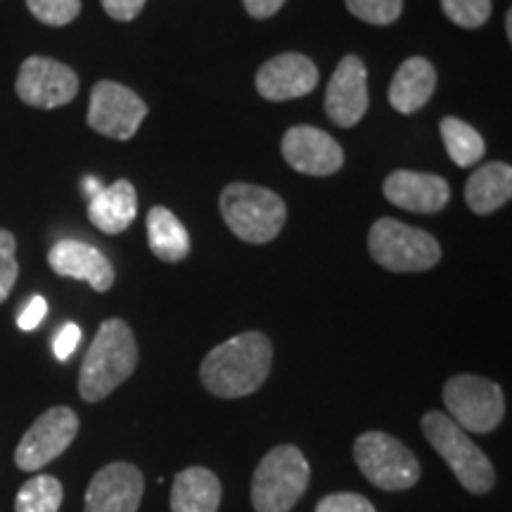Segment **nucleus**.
Here are the masks:
<instances>
[{
  "label": "nucleus",
  "instance_id": "1",
  "mask_svg": "<svg viewBox=\"0 0 512 512\" xmlns=\"http://www.w3.org/2000/svg\"><path fill=\"white\" fill-rule=\"evenodd\" d=\"M273 344L261 332H242L214 347L202 361V384L221 399L254 394L271 375Z\"/></svg>",
  "mask_w": 512,
  "mask_h": 512
},
{
  "label": "nucleus",
  "instance_id": "2",
  "mask_svg": "<svg viewBox=\"0 0 512 512\" xmlns=\"http://www.w3.org/2000/svg\"><path fill=\"white\" fill-rule=\"evenodd\" d=\"M138 368V342L126 320L110 318L98 328L79 373V394L83 401L107 399Z\"/></svg>",
  "mask_w": 512,
  "mask_h": 512
},
{
  "label": "nucleus",
  "instance_id": "20",
  "mask_svg": "<svg viewBox=\"0 0 512 512\" xmlns=\"http://www.w3.org/2000/svg\"><path fill=\"white\" fill-rule=\"evenodd\" d=\"M221 482L207 467H185L171 486V512H216Z\"/></svg>",
  "mask_w": 512,
  "mask_h": 512
},
{
  "label": "nucleus",
  "instance_id": "34",
  "mask_svg": "<svg viewBox=\"0 0 512 512\" xmlns=\"http://www.w3.org/2000/svg\"><path fill=\"white\" fill-rule=\"evenodd\" d=\"M102 188H105V185H102L98 178H93V176H88L86 181H83V192H86V195H88V200H93V197L98 195Z\"/></svg>",
  "mask_w": 512,
  "mask_h": 512
},
{
  "label": "nucleus",
  "instance_id": "28",
  "mask_svg": "<svg viewBox=\"0 0 512 512\" xmlns=\"http://www.w3.org/2000/svg\"><path fill=\"white\" fill-rule=\"evenodd\" d=\"M17 240L10 230L0 228V304L10 297L12 287L17 283Z\"/></svg>",
  "mask_w": 512,
  "mask_h": 512
},
{
  "label": "nucleus",
  "instance_id": "31",
  "mask_svg": "<svg viewBox=\"0 0 512 512\" xmlns=\"http://www.w3.org/2000/svg\"><path fill=\"white\" fill-rule=\"evenodd\" d=\"M147 0H100L102 10L117 22H133L143 12Z\"/></svg>",
  "mask_w": 512,
  "mask_h": 512
},
{
  "label": "nucleus",
  "instance_id": "18",
  "mask_svg": "<svg viewBox=\"0 0 512 512\" xmlns=\"http://www.w3.org/2000/svg\"><path fill=\"white\" fill-rule=\"evenodd\" d=\"M138 216V192L131 181L119 178L117 183L102 188L93 200H88V219L100 233L119 235Z\"/></svg>",
  "mask_w": 512,
  "mask_h": 512
},
{
  "label": "nucleus",
  "instance_id": "22",
  "mask_svg": "<svg viewBox=\"0 0 512 512\" xmlns=\"http://www.w3.org/2000/svg\"><path fill=\"white\" fill-rule=\"evenodd\" d=\"M147 242L157 259L178 264L190 254V235L178 216L166 207L147 211Z\"/></svg>",
  "mask_w": 512,
  "mask_h": 512
},
{
  "label": "nucleus",
  "instance_id": "3",
  "mask_svg": "<svg viewBox=\"0 0 512 512\" xmlns=\"http://www.w3.org/2000/svg\"><path fill=\"white\" fill-rule=\"evenodd\" d=\"M223 221L249 245H266L278 238L287 221L283 197L252 183H230L219 200Z\"/></svg>",
  "mask_w": 512,
  "mask_h": 512
},
{
  "label": "nucleus",
  "instance_id": "4",
  "mask_svg": "<svg viewBox=\"0 0 512 512\" xmlns=\"http://www.w3.org/2000/svg\"><path fill=\"white\" fill-rule=\"evenodd\" d=\"M311 465L297 446H275L261 458L252 477V505L256 512H290L306 494Z\"/></svg>",
  "mask_w": 512,
  "mask_h": 512
},
{
  "label": "nucleus",
  "instance_id": "32",
  "mask_svg": "<svg viewBox=\"0 0 512 512\" xmlns=\"http://www.w3.org/2000/svg\"><path fill=\"white\" fill-rule=\"evenodd\" d=\"M48 313V302L43 297H31L29 304L24 306L22 311H19V318H17V328L24 330V332H31L36 330L38 325L43 323V318H46Z\"/></svg>",
  "mask_w": 512,
  "mask_h": 512
},
{
  "label": "nucleus",
  "instance_id": "33",
  "mask_svg": "<svg viewBox=\"0 0 512 512\" xmlns=\"http://www.w3.org/2000/svg\"><path fill=\"white\" fill-rule=\"evenodd\" d=\"M242 3H245V10L254 19H268L283 8L287 0H242Z\"/></svg>",
  "mask_w": 512,
  "mask_h": 512
},
{
  "label": "nucleus",
  "instance_id": "19",
  "mask_svg": "<svg viewBox=\"0 0 512 512\" xmlns=\"http://www.w3.org/2000/svg\"><path fill=\"white\" fill-rule=\"evenodd\" d=\"M437 88V72L425 57H408L396 69L392 86H389V105L401 114L422 110Z\"/></svg>",
  "mask_w": 512,
  "mask_h": 512
},
{
  "label": "nucleus",
  "instance_id": "10",
  "mask_svg": "<svg viewBox=\"0 0 512 512\" xmlns=\"http://www.w3.org/2000/svg\"><path fill=\"white\" fill-rule=\"evenodd\" d=\"M76 434H79V415L72 408H48L46 413L38 415L19 441L15 451L17 467L24 472L41 470L72 446Z\"/></svg>",
  "mask_w": 512,
  "mask_h": 512
},
{
  "label": "nucleus",
  "instance_id": "25",
  "mask_svg": "<svg viewBox=\"0 0 512 512\" xmlns=\"http://www.w3.org/2000/svg\"><path fill=\"white\" fill-rule=\"evenodd\" d=\"M347 8L361 22L373 27H389L403 12V0H347Z\"/></svg>",
  "mask_w": 512,
  "mask_h": 512
},
{
  "label": "nucleus",
  "instance_id": "11",
  "mask_svg": "<svg viewBox=\"0 0 512 512\" xmlns=\"http://www.w3.org/2000/svg\"><path fill=\"white\" fill-rule=\"evenodd\" d=\"M147 117V105L138 93L117 81H98L91 91L88 126L112 140H131Z\"/></svg>",
  "mask_w": 512,
  "mask_h": 512
},
{
  "label": "nucleus",
  "instance_id": "26",
  "mask_svg": "<svg viewBox=\"0 0 512 512\" xmlns=\"http://www.w3.org/2000/svg\"><path fill=\"white\" fill-rule=\"evenodd\" d=\"M441 10L463 29H479L489 22L491 0H441Z\"/></svg>",
  "mask_w": 512,
  "mask_h": 512
},
{
  "label": "nucleus",
  "instance_id": "6",
  "mask_svg": "<svg viewBox=\"0 0 512 512\" xmlns=\"http://www.w3.org/2000/svg\"><path fill=\"white\" fill-rule=\"evenodd\" d=\"M370 256L394 273L430 271L441 261V245L425 230L396 219H380L368 235Z\"/></svg>",
  "mask_w": 512,
  "mask_h": 512
},
{
  "label": "nucleus",
  "instance_id": "8",
  "mask_svg": "<svg viewBox=\"0 0 512 512\" xmlns=\"http://www.w3.org/2000/svg\"><path fill=\"white\" fill-rule=\"evenodd\" d=\"M448 418L465 432H494L503 422L505 399L496 382L479 375H453L444 384Z\"/></svg>",
  "mask_w": 512,
  "mask_h": 512
},
{
  "label": "nucleus",
  "instance_id": "21",
  "mask_svg": "<svg viewBox=\"0 0 512 512\" xmlns=\"http://www.w3.org/2000/svg\"><path fill=\"white\" fill-rule=\"evenodd\" d=\"M512 197L510 164L491 162L479 166L465 185V202L475 214H494Z\"/></svg>",
  "mask_w": 512,
  "mask_h": 512
},
{
  "label": "nucleus",
  "instance_id": "24",
  "mask_svg": "<svg viewBox=\"0 0 512 512\" xmlns=\"http://www.w3.org/2000/svg\"><path fill=\"white\" fill-rule=\"evenodd\" d=\"M64 489L53 475H36L22 484L15 498V512H57Z\"/></svg>",
  "mask_w": 512,
  "mask_h": 512
},
{
  "label": "nucleus",
  "instance_id": "9",
  "mask_svg": "<svg viewBox=\"0 0 512 512\" xmlns=\"http://www.w3.org/2000/svg\"><path fill=\"white\" fill-rule=\"evenodd\" d=\"M17 98L38 110H57L79 95V76L72 67L53 57L31 55L19 64L15 83Z\"/></svg>",
  "mask_w": 512,
  "mask_h": 512
},
{
  "label": "nucleus",
  "instance_id": "23",
  "mask_svg": "<svg viewBox=\"0 0 512 512\" xmlns=\"http://www.w3.org/2000/svg\"><path fill=\"white\" fill-rule=\"evenodd\" d=\"M439 131L453 164L460 166V169H467V166L482 162L486 143L470 124L456 117H444L439 124Z\"/></svg>",
  "mask_w": 512,
  "mask_h": 512
},
{
  "label": "nucleus",
  "instance_id": "15",
  "mask_svg": "<svg viewBox=\"0 0 512 512\" xmlns=\"http://www.w3.org/2000/svg\"><path fill=\"white\" fill-rule=\"evenodd\" d=\"M256 91L271 102L304 98L318 86V67L302 53H283L256 72Z\"/></svg>",
  "mask_w": 512,
  "mask_h": 512
},
{
  "label": "nucleus",
  "instance_id": "13",
  "mask_svg": "<svg viewBox=\"0 0 512 512\" xmlns=\"http://www.w3.org/2000/svg\"><path fill=\"white\" fill-rule=\"evenodd\" d=\"M143 472L131 463H110L88 484L83 512H138L143 501Z\"/></svg>",
  "mask_w": 512,
  "mask_h": 512
},
{
  "label": "nucleus",
  "instance_id": "27",
  "mask_svg": "<svg viewBox=\"0 0 512 512\" xmlns=\"http://www.w3.org/2000/svg\"><path fill=\"white\" fill-rule=\"evenodd\" d=\"M27 8L46 27H67L81 15V0H27Z\"/></svg>",
  "mask_w": 512,
  "mask_h": 512
},
{
  "label": "nucleus",
  "instance_id": "12",
  "mask_svg": "<svg viewBox=\"0 0 512 512\" xmlns=\"http://www.w3.org/2000/svg\"><path fill=\"white\" fill-rule=\"evenodd\" d=\"M325 112L332 124L351 128L368 112V72L361 57L347 55L337 64L325 91Z\"/></svg>",
  "mask_w": 512,
  "mask_h": 512
},
{
  "label": "nucleus",
  "instance_id": "5",
  "mask_svg": "<svg viewBox=\"0 0 512 512\" xmlns=\"http://www.w3.org/2000/svg\"><path fill=\"white\" fill-rule=\"evenodd\" d=\"M422 434L434 446V451L446 460L458 482L465 486L470 494H486L494 489L496 470L491 460L475 441L467 437L463 427L448 418L441 411H430L422 415Z\"/></svg>",
  "mask_w": 512,
  "mask_h": 512
},
{
  "label": "nucleus",
  "instance_id": "7",
  "mask_svg": "<svg viewBox=\"0 0 512 512\" xmlns=\"http://www.w3.org/2000/svg\"><path fill=\"white\" fill-rule=\"evenodd\" d=\"M354 460L363 477L382 491H406L422 475L411 448L384 432L361 434L354 444Z\"/></svg>",
  "mask_w": 512,
  "mask_h": 512
},
{
  "label": "nucleus",
  "instance_id": "16",
  "mask_svg": "<svg viewBox=\"0 0 512 512\" xmlns=\"http://www.w3.org/2000/svg\"><path fill=\"white\" fill-rule=\"evenodd\" d=\"M48 264L60 278L83 280L95 292H107L114 285V266L98 247L81 240H60L48 252Z\"/></svg>",
  "mask_w": 512,
  "mask_h": 512
},
{
  "label": "nucleus",
  "instance_id": "35",
  "mask_svg": "<svg viewBox=\"0 0 512 512\" xmlns=\"http://www.w3.org/2000/svg\"><path fill=\"white\" fill-rule=\"evenodd\" d=\"M505 31H508V41L512 38V12L505 15Z\"/></svg>",
  "mask_w": 512,
  "mask_h": 512
},
{
  "label": "nucleus",
  "instance_id": "14",
  "mask_svg": "<svg viewBox=\"0 0 512 512\" xmlns=\"http://www.w3.org/2000/svg\"><path fill=\"white\" fill-rule=\"evenodd\" d=\"M283 157L294 171L306 176H332L344 164L337 140L316 126H292L283 136Z\"/></svg>",
  "mask_w": 512,
  "mask_h": 512
},
{
  "label": "nucleus",
  "instance_id": "29",
  "mask_svg": "<svg viewBox=\"0 0 512 512\" xmlns=\"http://www.w3.org/2000/svg\"><path fill=\"white\" fill-rule=\"evenodd\" d=\"M316 512H377L375 505L361 494H332L320 498Z\"/></svg>",
  "mask_w": 512,
  "mask_h": 512
},
{
  "label": "nucleus",
  "instance_id": "17",
  "mask_svg": "<svg viewBox=\"0 0 512 512\" xmlns=\"http://www.w3.org/2000/svg\"><path fill=\"white\" fill-rule=\"evenodd\" d=\"M382 192L394 207L413 211V214H437L451 200V188L444 178L406 169L384 178Z\"/></svg>",
  "mask_w": 512,
  "mask_h": 512
},
{
  "label": "nucleus",
  "instance_id": "30",
  "mask_svg": "<svg viewBox=\"0 0 512 512\" xmlns=\"http://www.w3.org/2000/svg\"><path fill=\"white\" fill-rule=\"evenodd\" d=\"M81 342V328L76 323H67L57 330V335L53 339V351L57 356V361H69V356L74 354L76 347Z\"/></svg>",
  "mask_w": 512,
  "mask_h": 512
}]
</instances>
